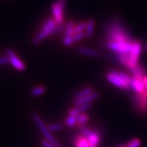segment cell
<instances>
[{"mask_svg": "<svg viewBox=\"0 0 147 147\" xmlns=\"http://www.w3.org/2000/svg\"><path fill=\"white\" fill-rule=\"evenodd\" d=\"M134 42L122 28L115 27L108 34L106 46L117 54L119 63L125 67L133 49Z\"/></svg>", "mask_w": 147, "mask_h": 147, "instance_id": "obj_1", "label": "cell"}, {"mask_svg": "<svg viewBox=\"0 0 147 147\" xmlns=\"http://www.w3.org/2000/svg\"><path fill=\"white\" fill-rule=\"evenodd\" d=\"M106 79L108 82L113 84L115 87L124 90H128L130 88V82L131 76H129L123 71L111 70L106 74Z\"/></svg>", "mask_w": 147, "mask_h": 147, "instance_id": "obj_2", "label": "cell"}, {"mask_svg": "<svg viewBox=\"0 0 147 147\" xmlns=\"http://www.w3.org/2000/svg\"><path fill=\"white\" fill-rule=\"evenodd\" d=\"M57 23L53 18L47 19L42 25L41 30L34 37L32 43L34 45H38L40 42L46 39L47 37L54 34V31L56 28Z\"/></svg>", "mask_w": 147, "mask_h": 147, "instance_id": "obj_3", "label": "cell"}, {"mask_svg": "<svg viewBox=\"0 0 147 147\" xmlns=\"http://www.w3.org/2000/svg\"><path fill=\"white\" fill-rule=\"evenodd\" d=\"M32 118L35 123L37 125V126L38 127V128L40 129V130L41 131L42 134H43L44 136L45 137V138L47 140L50 142L51 143L54 145L55 147H61V144L58 142V141L53 136L52 134L51 133V131H49L48 127L46 125V124L44 123L43 120H42L41 117H40L39 115L36 113H33L32 114Z\"/></svg>", "mask_w": 147, "mask_h": 147, "instance_id": "obj_4", "label": "cell"}, {"mask_svg": "<svg viewBox=\"0 0 147 147\" xmlns=\"http://www.w3.org/2000/svg\"><path fill=\"white\" fill-rule=\"evenodd\" d=\"M66 0H55L51 5L53 16L57 25H63Z\"/></svg>", "mask_w": 147, "mask_h": 147, "instance_id": "obj_5", "label": "cell"}, {"mask_svg": "<svg viewBox=\"0 0 147 147\" xmlns=\"http://www.w3.org/2000/svg\"><path fill=\"white\" fill-rule=\"evenodd\" d=\"M80 131L82 135L87 139L89 147H97L101 140V136L98 131L85 126L80 129Z\"/></svg>", "mask_w": 147, "mask_h": 147, "instance_id": "obj_6", "label": "cell"}, {"mask_svg": "<svg viewBox=\"0 0 147 147\" xmlns=\"http://www.w3.org/2000/svg\"><path fill=\"white\" fill-rule=\"evenodd\" d=\"M5 54L8 57L10 61V63L11 65L17 69L18 71H22L26 69V65L21 60V59L18 57V55L16 54V53L11 49H8L5 51Z\"/></svg>", "mask_w": 147, "mask_h": 147, "instance_id": "obj_7", "label": "cell"}, {"mask_svg": "<svg viewBox=\"0 0 147 147\" xmlns=\"http://www.w3.org/2000/svg\"><path fill=\"white\" fill-rule=\"evenodd\" d=\"M133 102L140 113L145 114L147 111V89L142 94H136L133 97Z\"/></svg>", "mask_w": 147, "mask_h": 147, "instance_id": "obj_8", "label": "cell"}, {"mask_svg": "<svg viewBox=\"0 0 147 147\" xmlns=\"http://www.w3.org/2000/svg\"><path fill=\"white\" fill-rule=\"evenodd\" d=\"M130 88L136 94H142L146 91V88L142 79L135 78L132 76L131 82H130Z\"/></svg>", "mask_w": 147, "mask_h": 147, "instance_id": "obj_9", "label": "cell"}, {"mask_svg": "<svg viewBox=\"0 0 147 147\" xmlns=\"http://www.w3.org/2000/svg\"><path fill=\"white\" fill-rule=\"evenodd\" d=\"M99 97V93L97 92L93 91V93H91V94L87 95V96L83 97V98L78 99V100H74V106L75 107H77V106H80L82 105H84V104H89L95 100H97Z\"/></svg>", "mask_w": 147, "mask_h": 147, "instance_id": "obj_10", "label": "cell"}, {"mask_svg": "<svg viewBox=\"0 0 147 147\" xmlns=\"http://www.w3.org/2000/svg\"><path fill=\"white\" fill-rule=\"evenodd\" d=\"M78 52L80 55H84V56L90 57H97L100 55L98 51L95 50V49L84 47H79L78 49Z\"/></svg>", "mask_w": 147, "mask_h": 147, "instance_id": "obj_11", "label": "cell"}, {"mask_svg": "<svg viewBox=\"0 0 147 147\" xmlns=\"http://www.w3.org/2000/svg\"><path fill=\"white\" fill-rule=\"evenodd\" d=\"M95 25V21L93 18H89L87 21V26H86L85 31H84L86 35V38L90 39V38H92V36L93 35V32H94Z\"/></svg>", "mask_w": 147, "mask_h": 147, "instance_id": "obj_12", "label": "cell"}, {"mask_svg": "<svg viewBox=\"0 0 147 147\" xmlns=\"http://www.w3.org/2000/svg\"><path fill=\"white\" fill-rule=\"evenodd\" d=\"M77 118V123H76V126L78 127L81 129L82 127L85 126V125L89 122V116L86 113H80V115L76 116Z\"/></svg>", "mask_w": 147, "mask_h": 147, "instance_id": "obj_13", "label": "cell"}, {"mask_svg": "<svg viewBox=\"0 0 147 147\" xmlns=\"http://www.w3.org/2000/svg\"><path fill=\"white\" fill-rule=\"evenodd\" d=\"M131 72L132 77L138 79H142V80L143 77L146 75L145 74V69H144V67L141 65H140V64H138L133 70H131Z\"/></svg>", "mask_w": 147, "mask_h": 147, "instance_id": "obj_14", "label": "cell"}, {"mask_svg": "<svg viewBox=\"0 0 147 147\" xmlns=\"http://www.w3.org/2000/svg\"><path fill=\"white\" fill-rule=\"evenodd\" d=\"M74 146L75 147H89L87 139L82 134L75 138Z\"/></svg>", "mask_w": 147, "mask_h": 147, "instance_id": "obj_15", "label": "cell"}, {"mask_svg": "<svg viewBox=\"0 0 147 147\" xmlns=\"http://www.w3.org/2000/svg\"><path fill=\"white\" fill-rule=\"evenodd\" d=\"M94 91L93 89L91 87H87L79 91L78 93L75 95L74 100H78V99L83 98V97L87 96Z\"/></svg>", "mask_w": 147, "mask_h": 147, "instance_id": "obj_16", "label": "cell"}, {"mask_svg": "<svg viewBox=\"0 0 147 147\" xmlns=\"http://www.w3.org/2000/svg\"><path fill=\"white\" fill-rule=\"evenodd\" d=\"M75 23L73 21H69L65 24L64 29H65V33H64V36H73L75 34L74 27Z\"/></svg>", "mask_w": 147, "mask_h": 147, "instance_id": "obj_17", "label": "cell"}, {"mask_svg": "<svg viewBox=\"0 0 147 147\" xmlns=\"http://www.w3.org/2000/svg\"><path fill=\"white\" fill-rule=\"evenodd\" d=\"M46 92V87L43 85H38L35 87L31 90L30 95L31 96L36 97H39L40 95H43Z\"/></svg>", "mask_w": 147, "mask_h": 147, "instance_id": "obj_18", "label": "cell"}, {"mask_svg": "<svg viewBox=\"0 0 147 147\" xmlns=\"http://www.w3.org/2000/svg\"><path fill=\"white\" fill-rule=\"evenodd\" d=\"M77 118L75 116H69L65 119V123L69 128H72L76 126Z\"/></svg>", "mask_w": 147, "mask_h": 147, "instance_id": "obj_19", "label": "cell"}, {"mask_svg": "<svg viewBox=\"0 0 147 147\" xmlns=\"http://www.w3.org/2000/svg\"><path fill=\"white\" fill-rule=\"evenodd\" d=\"M49 131H61L63 129L64 125L61 123H51L48 126Z\"/></svg>", "mask_w": 147, "mask_h": 147, "instance_id": "obj_20", "label": "cell"}, {"mask_svg": "<svg viewBox=\"0 0 147 147\" xmlns=\"http://www.w3.org/2000/svg\"><path fill=\"white\" fill-rule=\"evenodd\" d=\"M86 26H87V21H82L77 24V25H75L74 27L75 34L84 32L85 31Z\"/></svg>", "mask_w": 147, "mask_h": 147, "instance_id": "obj_21", "label": "cell"}, {"mask_svg": "<svg viewBox=\"0 0 147 147\" xmlns=\"http://www.w3.org/2000/svg\"><path fill=\"white\" fill-rule=\"evenodd\" d=\"M62 43L63 45L66 47H71L75 43L74 40L73 36H64L63 40H62Z\"/></svg>", "mask_w": 147, "mask_h": 147, "instance_id": "obj_22", "label": "cell"}, {"mask_svg": "<svg viewBox=\"0 0 147 147\" xmlns=\"http://www.w3.org/2000/svg\"><path fill=\"white\" fill-rule=\"evenodd\" d=\"M141 145V141L138 138H134L129 141L125 147H140Z\"/></svg>", "mask_w": 147, "mask_h": 147, "instance_id": "obj_23", "label": "cell"}, {"mask_svg": "<svg viewBox=\"0 0 147 147\" xmlns=\"http://www.w3.org/2000/svg\"><path fill=\"white\" fill-rule=\"evenodd\" d=\"M74 40L75 42H79L80 40H83L84 38H86V35L85 32H81V33H78V34H75L73 36Z\"/></svg>", "mask_w": 147, "mask_h": 147, "instance_id": "obj_24", "label": "cell"}, {"mask_svg": "<svg viewBox=\"0 0 147 147\" xmlns=\"http://www.w3.org/2000/svg\"><path fill=\"white\" fill-rule=\"evenodd\" d=\"M81 113L80 111V109H79L78 107H75L72 108V109H70L68 110V115L69 116H78V115Z\"/></svg>", "mask_w": 147, "mask_h": 147, "instance_id": "obj_25", "label": "cell"}, {"mask_svg": "<svg viewBox=\"0 0 147 147\" xmlns=\"http://www.w3.org/2000/svg\"><path fill=\"white\" fill-rule=\"evenodd\" d=\"M10 63V61L7 56H1L0 57V65H5V64Z\"/></svg>", "mask_w": 147, "mask_h": 147, "instance_id": "obj_26", "label": "cell"}, {"mask_svg": "<svg viewBox=\"0 0 147 147\" xmlns=\"http://www.w3.org/2000/svg\"><path fill=\"white\" fill-rule=\"evenodd\" d=\"M42 146L44 147H55L54 145H53L52 143H51L50 142H49V141L47 140H42Z\"/></svg>", "mask_w": 147, "mask_h": 147, "instance_id": "obj_27", "label": "cell"}, {"mask_svg": "<svg viewBox=\"0 0 147 147\" xmlns=\"http://www.w3.org/2000/svg\"><path fill=\"white\" fill-rule=\"evenodd\" d=\"M142 81H143V83H144V86H145V88H146V89H147V75H145V76L143 77Z\"/></svg>", "mask_w": 147, "mask_h": 147, "instance_id": "obj_28", "label": "cell"}, {"mask_svg": "<svg viewBox=\"0 0 147 147\" xmlns=\"http://www.w3.org/2000/svg\"><path fill=\"white\" fill-rule=\"evenodd\" d=\"M118 147H125L124 145H120V146H119Z\"/></svg>", "mask_w": 147, "mask_h": 147, "instance_id": "obj_29", "label": "cell"}]
</instances>
